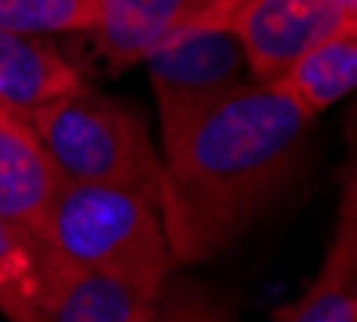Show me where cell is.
Here are the masks:
<instances>
[{"mask_svg": "<svg viewBox=\"0 0 357 322\" xmlns=\"http://www.w3.org/2000/svg\"><path fill=\"white\" fill-rule=\"evenodd\" d=\"M312 115L278 83L249 80L163 144L160 217L176 265L220 255L281 195Z\"/></svg>", "mask_w": 357, "mask_h": 322, "instance_id": "cell-1", "label": "cell"}, {"mask_svg": "<svg viewBox=\"0 0 357 322\" xmlns=\"http://www.w3.org/2000/svg\"><path fill=\"white\" fill-rule=\"evenodd\" d=\"M64 182L131 188L160 208L163 157L144 115L115 96L83 86L26 118Z\"/></svg>", "mask_w": 357, "mask_h": 322, "instance_id": "cell-2", "label": "cell"}, {"mask_svg": "<svg viewBox=\"0 0 357 322\" xmlns=\"http://www.w3.org/2000/svg\"><path fill=\"white\" fill-rule=\"evenodd\" d=\"M45 240L77 271L166 284L176 268L160 208L131 188L64 182L45 220Z\"/></svg>", "mask_w": 357, "mask_h": 322, "instance_id": "cell-3", "label": "cell"}, {"mask_svg": "<svg viewBox=\"0 0 357 322\" xmlns=\"http://www.w3.org/2000/svg\"><path fill=\"white\" fill-rule=\"evenodd\" d=\"M160 115V147L182 131L198 112L252 80L249 61L230 29L178 26L156 42L141 61Z\"/></svg>", "mask_w": 357, "mask_h": 322, "instance_id": "cell-4", "label": "cell"}, {"mask_svg": "<svg viewBox=\"0 0 357 322\" xmlns=\"http://www.w3.org/2000/svg\"><path fill=\"white\" fill-rule=\"evenodd\" d=\"M342 23L344 20L326 0H245L223 29L239 38L252 80L278 83Z\"/></svg>", "mask_w": 357, "mask_h": 322, "instance_id": "cell-5", "label": "cell"}, {"mask_svg": "<svg viewBox=\"0 0 357 322\" xmlns=\"http://www.w3.org/2000/svg\"><path fill=\"white\" fill-rule=\"evenodd\" d=\"M74 271L38 230L0 217V313L7 322H52Z\"/></svg>", "mask_w": 357, "mask_h": 322, "instance_id": "cell-6", "label": "cell"}, {"mask_svg": "<svg viewBox=\"0 0 357 322\" xmlns=\"http://www.w3.org/2000/svg\"><path fill=\"white\" fill-rule=\"evenodd\" d=\"M61 185L64 179L32 128L0 109V217L20 220L45 236V220Z\"/></svg>", "mask_w": 357, "mask_h": 322, "instance_id": "cell-7", "label": "cell"}, {"mask_svg": "<svg viewBox=\"0 0 357 322\" xmlns=\"http://www.w3.org/2000/svg\"><path fill=\"white\" fill-rule=\"evenodd\" d=\"M80 70L54 48L52 38L0 32V109L22 121L38 109L83 90Z\"/></svg>", "mask_w": 357, "mask_h": 322, "instance_id": "cell-8", "label": "cell"}, {"mask_svg": "<svg viewBox=\"0 0 357 322\" xmlns=\"http://www.w3.org/2000/svg\"><path fill=\"white\" fill-rule=\"evenodd\" d=\"M275 322H357V176L344 173L335 233L319 275Z\"/></svg>", "mask_w": 357, "mask_h": 322, "instance_id": "cell-9", "label": "cell"}, {"mask_svg": "<svg viewBox=\"0 0 357 322\" xmlns=\"http://www.w3.org/2000/svg\"><path fill=\"white\" fill-rule=\"evenodd\" d=\"M195 0H99L93 42L112 70L141 64L144 54L163 42L188 13Z\"/></svg>", "mask_w": 357, "mask_h": 322, "instance_id": "cell-10", "label": "cell"}, {"mask_svg": "<svg viewBox=\"0 0 357 322\" xmlns=\"http://www.w3.org/2000/svg\"><path fill=\"white\" fill-rule=\"evenodd\" d=\"M278 86L312 118L357 93V23H342L319 38Z\"/></svg>", "mask_w": 357, "mask_h": 322, "instance_id": "cell-11", "label": "cell"}, {"mask_svg": "<svg viewBox=\"0 0 357 322\" xmlns=\"http://www.w3.org/2000/svg\"><path fill=\"white\" fill-rule=\"evenodd\" d=\"M163 284L112 271H74L52 322H150Z\"/></svg>", "mask_w": 357, "mask_h": 322, "instance_id": "cell-12", "label": "cell"}, {"mask_svg": "<svg viewBox=\"0 0 357 322\" xmlns=\"http://www.w3.org/2000/svg\"><path fill=\"white\" fill-rule=\"evenodd\" d=\"M99 0H0V32L52 38L61 32H93Z\"/></svg>", "mask_w": 357, "mask_h": 322, "instance_id": "cell-13", "label": "cell"}, {"mask_svg": "<svg viewBox=\"0 0 357 322\" xmlns=\"http://www.w3.org/2000/svg\"><path fill=\"white\" fill-rule=\"evenodd\" d=\"M150 322H239L230 309H223L214 297L198 287H169L163 284Z\"/></svg>", "mask_w": 357, "mask_h": 322, "instance_id": "cell-14", "label": "cell"}, {"mask_svg": "<svg viewBox=\"0 0 357 322\" xmlns=\"http://www.w3.org/2000/svg\"><path fill=\"white\" fill-rule=\"evenodd\" d=\"M348 144H351V160H348V173L357 176V105L351 112V121H348Z\"/></svg>", "mask_w": 357, "mask_h": 322, "instance_id": "cell-15", "label": "cell"}, {"mask_svg": "<svg viewBox=\"0 0 357 322\" xmlns=\"http://www.w3.org/2000/svg\"><path fill=\"white\" fill-rule=\"evenodd\" d=\"M344 23H357V0H326Z\"/></svg>", "mask_w": 357, "mask_h": 322, "instance_id": "cell-16", "label": "cell"}]
</instances>
